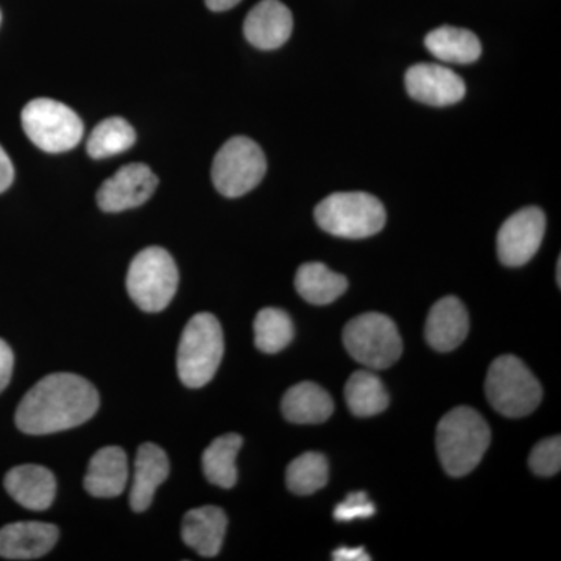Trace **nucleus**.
Instances as JSON below:
<instances>
[{
    "label": "nucleus",
    "instance_id": "f257e3e1",
    "mask_svg": "<svg viewBox=\"0 0 561 561\" xmlns=\"http://www.w3.org/2000/svg\"><path fill=\"white\" fill-rule=\"evenodd\" d=\"M101 398L90 381L72 373H54L32 387L16 411L24 434L47 435L87 423L99 411Z\"/></svg>",
    "mask_w": 561,
    "mask_h": 561
},
{
    "label": "nucleus",
    "instance_id": "f03ea898",
    "mask_svg": "<svg viewBox=\"0 0 561 561\" xmlns=\"http://www.w3.org/2000/svg\"><path fill=\"white\" fill-rule=\"evenodd\" d=\"M490 442L489 423L481 413L467 405L453 409L438 423V457L453 478L470 474L481 463Z\"/></svg>",
    "mask_w": 561,
    "mask_h": 561
},
{
    "label": "nucleus",
    "instance_id": "7ed1b4c3",
    "mask_svg": "<svg viewBox=\"0 0 561 561\" xmlns=\"http://www.w3.org/2000/svg\"><path fill=\"white\" fill-rule=\"evenodd\" d=\"M224 331L213 313H197L187 321L176 353V371L190 389L206 386L219 370L224 357Z\"/></svg>",
    "mask_w": 561,
    "mask_h": 561
},
{
    "label": "nucleus",
    "instance_id": "20e7f679",
    "mask_svg": "<svg viewBox=\"0 0 561 561\" xmlns=\"http://www.w3.org/2000/svg\"><path fill=\"white\" fill-rule=\"evenodd\" d=\"M386 219L382 203L365 192H335L316 208L321 230L337 238H370L382 230Z\"/></svg>",
    "mask_w": 561,
    "mask_h": 561
},
{
    "label": "nucleus",
    "instance_id": "39448f33",
    "mask_svg": "<svg viewBox=\"0 0 561 561\" xmlns=\"http://www.w3.org/2000/svg\"><path fill=\"white\" fill-rule=\"evenodd\" d=\"M486 398L494 411L507 419H523L540 405L542 389L526 364L512 354L490 365L485 381Z\"/></svg>",
    "mask_w": 561,
    "mask_h": 561
},
{
    "label": "nucleus",
    "instance_id": "423d86ee",
    "mask_svg": "<svg viewBox=\"0 0 561 561\" xmlns=\"http://www.w3.org/2000/svg\"><path fill=\"white\" fill-rule=\"evenodd\" d=\"M179 289V268L169 251L149 247L139 251L127 273V290L144 312H161Z\"/></svg>",
    "mask_w": 561,
    "mask_h": 561
},
{
    "label": "nucleus",
    "instance_id": "0eeeda50",
    "mask_svg": "<svg viewBox=\"0 0 561 561\" xmlns=\"http://www.w3.org/2000/svg\"><path fill=\"white\" fill-rule=\"evenodd\" d=\"M343 345L354 360L373 370H386L402 354V339L397 324L378 312L362 313L343 330Z\"/></svg>",
    "mask_w": 561,
    "mask_h": 561
},
{
    "label": "nucleus",
    "instance_id": "6e6552de",
    "mask_svg": "<svg viewBox=\"0 0 561 561\" xmlns=\"http://www.w3.org/2000/svg\"><path fill=\"white\" fill-rule=\"evenodd\" d=\"M22 128L47 153L72 150L83 138V122L76 111L51 99H35L22 110Z\"/></svg>",
    "mask_w": 561,
    "mask_h": 561
},
{
    "label": "nucleus",
    "instance_id": "1a4fd4ad",
    "mask_svg": "<svg viewBox=\"0 0 561 561\" xmlns=\"http://www.w3.org/2000/svg\"><path fill=\"white\" fill-rule=\"evenodd\" d=\"M267 172L264 151L254 140L236 136L217 151L213 162V183L221 195L238 198L253 191Z\"/></svg>",
    "mask_w": 561,
    "mask_h": 561
},
{
    "label": "nucleus",
    "instance_id": "9d476101",
    "mask_svg": "<svg viewBox=\"0 0 561 561\" xmlns=\"http://www.w3.org/2000/svg\"><path fill=\"white\" fill-rule=\"evenodd\" d=\"M546 217L540 208L529 206L513 214L497 232V256L507 267H522L540 250Z\"/></svg>",
    "mask_w": 561,
    "mask_h": 561
},
{
    "label": "nucleus",
    "instance_id": "9b49d317",
    "mask_svg": "<svg viewBox=\"0 0 561 561\" xmlns=\"http://www.w3.org/2000/svg\"><path fill=\"white\" fill-rule=\"evenodd\" d=\"M158 187V176L147 164L124 165L102 184L98 203L105 213L138 208L144 205Z\"/></svg>",
    "mask_w": 561,
    "mask_h": 561
},
{
    "label": "nucleus",
    "instance_id": "f8f14e48",
    "mask_svg": "<svg viewBox=\"0 0 561 561\" xmlns=\"http://www.w3.org/2000/svg\"><path fill=\"white\" fill-rule=\"evenodd\" d=\"M405 90L413 101L431 106H449L465 98L463 80L446 66L421 62L405 73Z\"/></svg>",
    "mask_w": 561,
    "mask_h": 561
},
{
    "label": "nucleus",
    "instance_id": "ddd939ff",
    "mask_svg": "<svg viewBox=\"0 0 561 561\" xmlns=\"http://www.w3.org/2000/svg\"><path fill=\"white\" fill-rule=\"evenodd\" d=\"M294 31L290 10L279 0H262L243 22V33L250 44L261 50L284 46Z\"/></svg>",
    "mask_w": 561,
    "mask_h": 561
},
{
    "label": "nucleus",
    "instance_id": "4468645a",
    "mask_svg": "<svg viewBox=\"0 0 561 561\" xmlns=\"http://www.w3.org/2000/svg\"><path fill=\"white\" fill-rule=\"evenodd\" d=\"M54 524L22 522L0 529V557L7 560H35L46 556L58 541Z\"/></svg>",
    "mask_w": 561,
    "mask_h": 561
},
{
    "label": "nucleus",
    "instance_id": "2eb2a0df",
    "mask_svg": "<svg viewBox=\"0 0 561 561\" xmlns=\"http://www.w3.org/2000/svg\"><path fill=\"white\" fill-rule=\"evenodd\" d=\"M3 485L18 504L33 512L47 511L57 494L55 476L39 465L11 468L3 479Z\"/></svg>",
    "mask_w": 561,
    "mask_h": 561
},
{
    "label": "nucleus",
    "instance_id": "dca6fc26",
    "mask_svg": "<svg viewBox=\"0 0 561 561\" xmlns=\"http://www.w3.org/2000/svg\"><path fill=\"white\" fill-rule=\"evenodd\" d=\"M470 319L463 302L456 297H445L432 306L426 321V341L440 353L456 350L467 339Z\"/></svg>",
    "mask_w": 561,
    "mask_h": 561
},
{
    "label": "nucleus",
    "instance_id": "f3484780",
    "mask_svg": "<svg viewBox=\"0 0 561 561\" xmlns=\"http://www.w3.org/2000/svg\"><path fill=\"white\" fill-rule=\"evenodd\" d=\"M228 518L216 505L192 508L181 524V538L198 556H219L227 534Z\"/></svg>",
    "mask_w": 561,
    "mask_h": 561
},
{
    "label": "nucleus",
    "instance_id": "a211bd4d",
    "mask_svg": "<svg viewBox=\"0 0 561 561\" xmlns=\"http://www.w3.org/2000/svg\"><path fill=\"white\" fill-rule=\"evenodd\" d=\"M168 454L154 443H144L136 453L135 476L130 493V505L135 512H146L153 501L158 486L168 479Z\"/></svg>",
    "mask_w": 561,
    "mask_h": 561
},
{
    "label": "nucleus",
    "instance_id": "6ab92c4d",
    "mask_svg": "<svg viewBox=\"0 0 561 561\" xmlns=\"http://www.w3.org/2000/svg\"><path fill=\"white\" fill-rule=\"evenodd\" d=\"M127 481V454L119 446H105L88 465L84 489L94 497H116L124 493Z\"/></svg>",
    "mask_w": 561,
    "mask_h": 561
},
{
    "label": "nucleus",
    "instance_id": "aec40b11",
    "mask_svg": "<svg viewBox=\"0 0 561 561\" xmlns=\"http://www.w3.org/2000/svg\"><path fill=\"white\" fill-rule=\"evenodd\" d=\"M280 409L290 423L319 424L330 419L334 412V402L327 390L305 381L287 390Z\"/></svg>",
    "mask_w": 561,
    "mask_h": 561
},
{
    "label": "nucleus",
    "instance_id": "412c9836",
    "mask_svg": "<svg viewBox=\"0 0 561 561\" xmlns=\"http://www.w3.org/2000/svg\"><path fill=\"white\" fill-rule=\"evenodd\" d=\"M295 287L298 294L311 305L327 306L345 294L348 289V280L321 262H308L298 268Z\"/></svg>",
    "mask_w": 561,
    "mask_h": 561
},
{
    "label": "nucleus",
    "instance_id": "4be33fe9",
    "mask_svg": "<svg viewBox=\"0 0 561 561\" xmlns=\"http://www.w3.org/2000/svg\"><path fill=\"white\" fill-rule=\"evenodd\" d=\"M424 43L435 58L456 65H471L478 61L482 54L481 41L474 33L449 25L432 31Z\"/></svg>",
    "mask_w": 561,
    "mask_h": 561
},
{
    "label": "nucleus",
    "instance_id": "5701e85b",
    "mask_svg": "<svg viewBox=\"0 0 561 561\" xmlns=\"http://www.w3.org/2000/svg\"><path fill=\"white\" fill-rule=\"evenodd\" d=\"M243 438L239 434H225L216 438L202 456L203 472L213 485L230 490L238 482L236 459L241 451Z\"/></svg>",
    "mask_w": 561,
    "mask_h": 561
},
{
    "label": "nucleus",
    "instance_id": "b1692460",
    "mask_svg": "<svg viewBox=\"0 0 561 561\" xmlns=\"http://www.w3.org/2000/svg\"><path fill=\"white\" fill-rule=\"evenodd\" d=\"M345 398L351 413L360 419L379 415L390 404L389 393L381 379L368 370L351 375L345 386Z\"/></svg>",
    "mask_w": 561,
    "mask_h": 561
},
{
    "label": "nucleus",
    "instance_id": "393cba45",
    "mask_svg": "<svg viewBox=\"0 0 561 561\" xmlns=\"http://www.w3.org/2000/svg\"><path fill=\"white\" fill-rule=\"evenodd\" d=\"M136 142L135 128L122 117H108L92 130L88 140V154L94 160L114 157L131 149Z\"/></svg>",
    "mask_w": 561,
    "mask_h": 561
},
{
    "label": "nucleus",
    "instance_id": "a878e982",
    "mask_svg": "<svg viewBox=\"0 0 561 561\" xmlns=\"http://www.w3.org/2000/svg\"><path fill=\"white\" fill-rule=\"evenodd\" d=\"M330 479V465L319 453H305L287 467L286 482L291 493L308 496L323 489Z\"/></svg>",
    "mask_w": 561,
    "mask_h": 561
},
{
    "label": "nucleus",
    "instance_id": "bb28decb",
    "mask_svg": "<svg viewBox=\"0 0 561 561\" xmlns=\"http://www.w3.org/2000/svg\"><path fill=\"white\" fill-rule=\"evenodd\" d=\"M294 334V323L289 313L280 309H262L254 320V343L262 353H279L289 346Z\"/></svg>",
    "mask_w": 561,
    "mask_h": 561
},
{
    "label": "nucleus",
    "instance_id": "cd10ccee",
    "mask_svg": "<svg viewBox=\"0 0 561 561\" xmlns=\"http://www.w3.org/2000/svg\"><path fill=\"white\" fill-rule=\"evenodd\" d=\"M531 471L541 478H551L561 468V438H546L531 449L529 457Z\"/></svg>",
    "mask_w": 561,
    "mask_h": 561
},
{
    "label": "nucleus",
    "instance_id": "c85d7f7f",
    "mask_svg": "<svg viewBox=\"0 0 561 561\" xmlns=\"http://www.w3.org/2000/svg\"><path fill=\"white\" fill-rule=\"evenodd\" d=\"M376 513L375 504L368 500L364 491L351 493L345 501L335 507L334 518L339 523L354 522V519L371 518Z\"/></svg>",
    "mask_w": 561,
    "mask_h": 561
},
{
    "label": "nucleus",
    "instance_id": "c756f323",
    "mask_svg": "<svg viewBox=\"0 0 561 561\" xmlns=\"http://www.w3.org/2000/svg\"><path fill=\"white\" fill-rule=\"evenodd\" d=\"M13 351L5 342L0 341V393L9 386L11 375H13Z\"/></svg>",
    "mask_w": 561,
    "mask_h": 561
},
{
    "label": "nucleus",
    "instance_id": "7c9ffc66",
    "mask_svg": "<svg viewBox=\"0 0 561 561\" xmlns=\"http://www.w3.org/2000/svg\"><path fill=\"white\" fill-rule=\"evenodd\" d=\"M14 180V168L9 154L0 147V194L11 186Z\"/></svg>",
    "mask_w": 561,
    "mask_h": 561
},
{
    "label": "nucleus",
    "instance_id": "2f4dec72",
    "mask_svg": "<svg viewBox=\"0 0 561 561\" xmlns=\"http://www.w3.org/2000/svg\"><path fill=\"white\" fill-rule=\"evenodd\" d=\"M332 560L335 561H370L371 557L365 552L364 548H341L332 553Z\"/></svg>",
    "mask_w": 561,
    "mask_h": 561
},
{
    "label": "nucleus",
    "instance_id": "473e14b6",
    "mask_svg": "<svg viewBox=\"0 0 561 561\" xmlns=\"http://www.w3.org/2000/svg\"><path fill=\"white\" fill-rule=\"evenodd\" d=\"M206 5L213 11H227L238 5L241 0H205Z\"/></svg>",
    "mask_w": 561,
    "mask_h": 561
},
{
    "label": "nucleus",
    "instance_id": "72a5a7b5",
    "mask_svg": "<svg viewBox=\"0 0 561 561\" xmlns=\"http://www.w3.org/2000/svg\"><path fill=\"white\" fill-rule=\"evenodd\" d=\"M557 284H561V261L557 262Z\"/></svg>",
    "mask_w": 561,
    "mask_h": 561
},
{
    "label": "nucleus",
    "instance_id": "f704fd0d",
    "mask_svg": "<svg viewBox=\"0 0 561 561\" xmlns=\"http://www.w3.org/2000/svg\"><path fill=\"white\" fill-rule=\"evenodd\" d=\"M0 21H2V14H0Z\"/></svg>",
    "mask_w": 561,
    "mask_h": 561
}]
</instances>
